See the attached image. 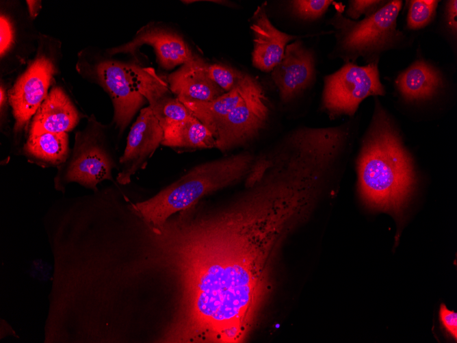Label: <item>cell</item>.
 <instances>
[{
  "label": "cell",
  "mask_w": 457,
  "mask_h": 343,
  "mask_svg": "<svg viewBox=\"0 0 457 343\" xmlns=\"http://www.w3.org/2000/svg\"><path fill=\"white\" fill-rule=\"evenodd\" d=\"M248 182L222 208L196 214L194 205L152 227L182 292L164 342H243L271 292L280 251L323 192L313 170L283 154L263 156Z\"/></svg>",
  "instance_id": "1"
},
{
  "label": "cell",
  "mask_w": 457,
  "mask_h": 343,
  "mask_svg": "<svg viewBox=\"0 0 457 343\" xmlns=\"http://www.w3.org/2000/svg\"><path fill=\"white\" fill-rule=\"evenodd\" d=\"M358 190L369 209L391 215L398 227L417 184L412 155L379 100L356 160Z\"/></svg>",
  "instance_id": "2"
},
{
  "label": "cell",
  "mask_w": 457,
  "mask_h": 343,
  "mask_svg": "<svg viewBox=\"0 0 457 343\" xmlns=\"http://www.w3.org/2000/svg\"><path fill=\"white\" fill-rule=\"evenodd\" d=\"M255 159L250 152H242L205 162L152 198L132 207L150 227H159L175 214L197 205L207 194L246 179Z\"/></svg>",
  "instance_id": "3"
},
{
  "label": "cell",
  "mask_w": 457,
  "mask_h": 343,
  "mask_svg": "<svg viewBox=\"0 0 457 343\" xmlns=\"http://www.w3.org/2000/svg\"><path fill=\"white\" fill-rule=\"evenodd\" d=\"M94 73L112 99L114 122L121 131L146 101L152 105L170 94L167 79L153 68L105 60L95 66Z\"/></svg>",
  "instance_id": "4"
},
{
  "label": "cell",
  "mask_w": 457,
  "mask_h": 343,
  "mask_svg": "<svg viewBox=\"0 0 457 343\" xmlns=\"http://www.w3.org/2000/svg\"><path fill=\"white\" fill-rule=\"evenodd\" d=\"M402 1H387L373 14L356 21L342 15L337 9L330 20L336 31L337 51L345 62L363 57L369 62H378L382 52L398 46L404 38L397 28V18Z\"/></svg>",
  "instance_id": "5"
},
{
  "label": "cell",
  "mask_w": 457,
  "mask_h": 343,
  "mask_svg": "<svg viewBox=\"0 0 457 343\" xmlns=\"http://www.w3.org/2000/svg\"><path fill=\"white\" fill-rule=\"evenodd\" d=\"M384 93L378 62L365 66L345 62L337 71L324 77L322 108L331 117L353 116L365 99Z\"/></svg>",
  "instance_id": "6"
},
{
  "label": "cell",
  "mask_w": 457,
  "mask_h": 343,
  "mask_svg": "<svg viewBox=\"0 0 457 343\" xmlns=\"http://www.w3.org/2000/svg\"><path fill=\"white\" fill-rule=\"evenodd\" d=\"M90 127L78 131L74 148L67 160L57 166L55 186L61 190L70 182L94 190L101 181L112 180V170L116 164L106 149L97 124L90 122Z\"/></svg>",
  "instance_id": "7"
},
{
  "label": "cell",
  "mask_w": 457,
  "mask_h": 343,
  "mask_svg": "<svg viewBox=\"0 0 457 343\" xmlns=\"http://www.w3.org/2000/svg\"><path fill=\"white\" fill-rule=\"evenodd\" d=\"M269 114L268 100L258 81L217 125L213 133L216 148L225 153L246 144L264 128Z\"/></svg>",
  "instance_id": "8"
},
{
  "label": "cell",
  "mask_w": 457,
  "mask_h": 343,
  "mask_svg": "<svg viewBox=\"0 0 457 343\" xmlns=\"http://www.w3.org/2000/svg\"><path fill=\"white\" fill-rule=\"evenodd\" d=\"M55 73L53 58L40 50L9 90L8 100L15 119V132L24 128L45 99Z\"/></svg>",
  "instance_id": "9"
},
{
  "label": "cell",
  "mask_w": 457,
  "mask_h": 343,
  "mask_svg": "<svg viewBox=\"0 0 457 343\" xmlns=\"http://www.w3.org/2000/svg\"><path fill=\"white\" fill-rule=\"evenodd\" d=\"M164 131L151 107L141 110L129 133L127 145L120 158V172L117 176L119 183L126 185L131 177L146 165L149 157L161 144Z\"/></svg>",
  "instance_id": "10"
},
{
  "label": "cell",
  "mask_w": 457,
  "mask_h": 343,
  "mask_svg": "<svg viewBox=\"0 0 457 343\" xmlns=\"http://www.w3.org/2000/svg\"><path fill=\"white\" fill-rule=\"evenodd\" d=\"M315 77L313 53L299 40L287 45L282 60L272 71V80L284 103L310 86Z\"/></svg>",
  "instance_id": "11"
},
{
  "label": "cell",
  "mask_w": 457,
  "mask_h": 343,
  "mask_svg": "<svg viewBox=\"0 0 457 343\" xmlns=\"http://www.w3.org/2000/svg\"><path fill=\"white\" fill-rule=\"evenodd\" d=\"M144 44L153 47L158 63L167 70L192 61L197 57L181 36L155 27L141 29L131 41L110 49L108 53H123L134 55L135 51Z\"/></svg>",
  "instance_id": "12"
},
{
  "label": "cell",
  "mask_w": 457,
  "mask_h": 343,
  "mask_svg": "<svg viewBox=\"0 0 457 343\" xmlns=\"http://www.w3.org/2000/svg\"><path fill=\"white\" fill-rule=\"evenodd\" d=\"M250 28L253 34V66L264 72H270L282 60L286 47L299 36L278 29L270 21L265 3L259 6L252 18Z\"/></svg>",
  "instance_id": "13"
},
{
  "label": "cell",
  "mask_w": 457,
  "mask_h": 343,
  "mask_svg": "<svg viewBox=\"0 0 457 343\" xmlns=\"http://www.w3.org/2000/svg\"><path fill=\"white\" fill-rule=\"evenodd\" d=\"M207 64L198 56L182 64L167 78L170 90L179 99L199 102L212 101L225 93L209 78Z\"/></svg>",
  "instance_id": "14"
},
{
  "label": "cell",
  "mask_w": 457,
  "mask_h": 343,
  "mask_svg": "<svg viewBox=\"0 0 457 343\" xmlns=\"http://www.w3.org/2000/svg\"><path fill=\"white\" fill-rule=\"evenodd\" d=\"M80 116L68 95L56 86L48 93L34 115L29 133H67L76 127Z\"/></svg>",
  "instance_id": "15"
},
{
  "label": "cell",
  "mask_w": 457,
  "mask_h": 343,
  "mask_svg": "<svg viewBox=\"0 0 457 343\" xmlns=\"http://www.w3.org/2000/svg\"><path fill=\"white\" fill-rule=\"evenodd\" d=\"M443 84L441 72L420 59L400 73L395 79L399 92L409 101L432 99L443 88Z\"/></svg>",
  "instance_id": "16"
},
{
  "label": "cell",
  "mask_w": 457,
  "mask_h": 343,
  "mask_svg": "<svg viewBox=\"0 0 457 343\" xmlns=\"http://www.w3.org/2000/svg\"><path fill=\"white\" fill-rule=\"evenodd\" d=\"M257 82L256 78L247 74L235 88L212 101L199 102L179 100L213 135L218 123L244 99Z\"/></svg>",
  "instance_id": "17"
},
{
  "label": "cell",
  "mask_w": 457,
  "mask_h": 343,
  "mask_svg": "<svg viewBox=\"0 0 457 343\" xmlns=\"http://www.w3.org/2000/svg\"><path fill=\"white\" fill-rule=\"evenodd\" d=\"M25 155L43 166L64 164L70 155L67 133H29L23 147Z\"/></svg>",
  "instance_id": "18"
},
{
  "label": "cell",
  "mask_w": 457,
  "mask_h": 343,
  "mask_svg": "<svg viewBox=\"0 0 457 343\" xmlns=\"http://www.w3.org/2000/svg\"><path fill=\"white\" fill-rule=\"evenodd\" d=\"M162 128L164 136L161 144L164 146L180 150L216 148L213 135L194 116Z\"/></svg>",
  "instance_id": "19"
},
{
  "label": "cell",
  "mask_w": 457,
  "mask_h": 343,
  "mask_svg": "<svg viewBox=\"0 0 457 343\" xmlns=\"http://www.w3.org/2000/svg\"><path fill=\"white\" fill-rule=\"evenodd\" d=\"M149 106L153 110L161 127L183 121L190 118L194 115L176 97L168 94Z\"/></svg>",
  "instance_id": "20"
},
{
  "label": "cell",
  "mask_w": 457,
  "mask_h": 343,
  "mask_svg": "<svg viewBox=\"0 0 457 343\" xmlns=\"http://www.w3.org/2000/svg\"><path fill=\"white\" fill-rule=\"evenodd\" d=\"M408 2L406 25L408 29L417 30L426 27L433 21L439 1L413 0Z\"/></svg>",
  "instance_id": "21"
},
{
  "label": "cell",
  "mask_w": 457,
  "mask_h": 343,
  "mask_svg": "<svg viewBox=\"0 0 457 343\" xmlns=\"http://www.w3.org/2000/svg\"><path fill=\"white\" fill-rule=\"evenodd\" d=\"M209 78L225 92L239 85L246 77V73L222 64H207Z\"/></svg>",
  "instance_id": "22"
},
{
  "label": "cell",
  "mask_w": 457,
  "mask_h": 343,
  "mask_svg": "<svg viewBox=\"0 0 457 343\" xmlns=\"http://www.w3.org/2000/svg\"><path fill=\"white\" fill-rule=\"evenodd\" d=\"M330 0H294L289 1L291 12L297 17L313 21L324 14L332 3Z\"/></svg>",
  "instance_id": "23"
},
{
  "label": "cell",
  "mask_w": 457,
  "mask_h": 343,
  "mask_svg": "<svg viewBox=\"0 0 457 343\" xmlns=\"http://www.w3.org/2000/svg\"><path fill=\"white\" fill-rule=\"evenodd\" d=\"M387 2V1L378 0L350 1L346 14L350 17V19L356 21L363 14H365L366 16L373 14Z\"/></svg>",
  "instance_id": "24"
},
{
  "label": "cell",
  "mask_w": 457,
  "mask_h": 343,
  "mask_svg": "<svg viewBox=\"0 0 457 343\" xmlns=\"http://www.w3.org/2000/svg\"><path fill=\"white\" fill-rule=\"evenodd\" d=\"M0 53L3 58L11 49L14 42V30L10 19L3 13L1 14Z\"/></svg>",
  "instance_id": "25"
},
{
  "label": "cell",
  "mask_w": 457,
  "mask_h": 343,
  "mask_svg": "<svg viewBox=\"0 0 457 343\" xmlns=\"http://www.w3.org/2000/svg\"><path fill=\"white\" fill-rule=\"evenodd\" d=\"M439 320L446 334L456 342L457 314L449 309L444 304H441L439 309Z\"/></svg>",
  "instance_id": "26"
},
{
  "label": "cell",
  "mask_w": 457,
  "mask_h": 343,
  "mask_svg": "<svg viewBox=\"0 0 457 343\" xmlns=\"http://www.w3.org/2000/svg\"><path fill=\"white\" fill-rule=\"evenodd\" d=\"M445 18L448 28L454 35L457 29V1H446L445 6Z\"/></svg>",
  "instance_id": "27"
},
{
  "label": "cell",
  "mask_w": 457,
  "mask_h": 343,
  "mask_svg": "<svg viewBox=\"0 0 457 343\" xmlns=\"http://www.w3.org/2000/svg\"><path fill=\"white\" fill-rule=\"evenodd\" d=\"M26 2H27V4L28 5V10H29V14H30L31 17L35 18L37 16L39 10L41 8V6H40L41 1H27Z\"/></svg>",
  "instance_id": "28"
}]
</instances>
